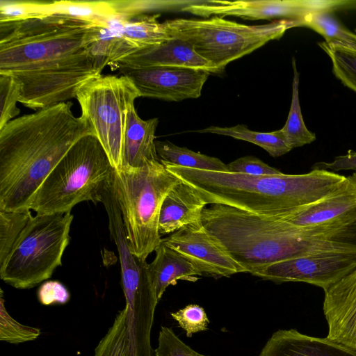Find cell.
Segmentation results:
<instances>
[{"label":"cell","instance_id":"cell-1","mask_svg":"<svg viewBox=\"0 0 356 356\" xmlns=\"http://www.w3.org/2000/svg\"><path fill=\"white\" fill-rule=\"evenodd\" d=\"M70 102L16 118L0 129V211L30 210L35 195L67 151L93 134Z\"/></svg>","mask_w":356,"mask_h":356},{"label":"cell","instance_id":"cell-2","mask_svg":"<svg viewBox=\"0 0 356 356\" xmlns=\"http://www.w3.org/2000/svg\"><path fill=\"white\" fill-rule=\"evenodd\" d=\"M202 223L243 268L254 273L312 254L356 252V225L312 229L222 204H211Z\"/></svg>","mask_w":356,"mask_h":356},{"label":"cell","instance_id":"cell-3","mask_svg":"<svg viewBox=\"0 0 356 356\" xmlns=\"http://www.w3.org/2000/svg\"><path fill=\"white\" fill-rule=\"evenodd\" d=\"M161 163L193 187L207 204L225 205L266 216L318 201L337 188L346 178L325 170H312L299 175L254 176Z\"/></svg>","mask_w":356,"mask_h":356},{"label":"cell","instance_id":"cell-4","mask_svg":"<svg viewBox=\"0 0 356 356\" xmlns=\"http://www.w3.org/2000/svg\"><path fill=\"white\" fill-rule=\"evenodd\" d=\"M99 27L60 15L0 23V73L42 65L84 51Z\"/></svg>","mask_w":356,"mask_h":356},{"label":"cell","instance_id":"cell-5","mask_svg":"<svg viewBox=\"0 0 356 356\" xmlns=\"http://www.w3.org/2000/svg\"><path fill=\"white\" fill-rule=\"evenodd\" d=\"M116 170L93 134L67 151L37 191L30 209L37 214L71 212L84 201L101 202L113 185Z\"/></svg>","mask_w":356,"mask_h":356},{"label":"cell","instance_id":"cell-6","mask_svg":"<svg viewBox=\"0 0 356 356\" xmlns=\"http://www.w3.org/2000/svg\"><path fill=\"white\" fill-rule=\"evenodd\" d=\"M181 181L160 160L115 171L114 193L130 249L139 257L146 259L161 243V207L168 193Z\"/></svg>","mask_w":356,"mask_h":356},{"label":"cell","instance_id":"cell-7","mask_svg":"<svg viewBox=\"0 0 356 356\" xmlns=\"http://www.w3.org/2000/svg\"><path fill=\"white\" fill-rule=\"evenodd\" d=\"M172 38L188 43L219 73L228 63L280 38L286 30L302 26L298 20L280 19L246 25L215 16L206 19L178 18L165 22Z\"/></svg>","mask_w":356,"mask_h":356},{"label":"cell","instance_id":"cell-8","mask_svg":"<svg viewBox=\"0 0 356 356\" xmlns=\"http://www.w3.org/2000/svg\"><path fill=\"white\" fill-rule=\"evenodd\" d=\"M72 220L71 212L32 216L0 266L1 279L26 289L50 278L62 265Z\"/></svg>","mask_w":356,"mask_h":356},{"label":"cell","instance_id":"cell-9","mask_svg":"<svg viewBox=\"0 0 356 356\" xmlns=\"http://www.w3.org/2000/svg\"><path fill=\"white\" fill-rule=\"evenodd\" d=\"M139 97L133 83L123 75L100 74L86 82L76 94L81 115L116 170L122 167L127 113Z\"/></svg>","mask_w":356,"mask_h":356},{"label":"cell","instance_id":"cell-10","mask_svg":"<svg viewBox=\"0 0 356 356\" xmlns=\"http://www.w3.org/2000/svg\"><path fill=\"white\" fill-rule=\"evenodd\" d=\"M102 71L87 49L42 65L10 72L21 84L19 102L38 111L76 98Z\"/></svg>","mask_w":356,"mask_h":356},{"label":"cell","instance_id":"cell-11","mask_svg":"<svg viewBox=\"0 0 356 356\" xmlns=\"http://www.w3.org/2000/svg\"><path fill=\"white\" fill-rule=\"evenodd\" d=\"M102 203L107 213L111 237L118 251L125 307L131 321L138 304H158L150 281L148 264L146 259L136 255L130 249L113 185L104 192Z\"/></svg>","mask_w":356,"mask_h":356},{"label":"cell","instance_id":"cell-12","mask_svg":"<svg viewBox=\"0 0 356 356\" xmlns=\"http://www.w3.org/2000/svg\"><path fill=\"white\" fill-rule=\"evenodd\" d=\"M356 268V252H328L280 261L253 274L276 284L305 282L325 291Z\"/></svg>","mask_w":356,"mask_h":356},{"label":"cell","instance_id":"cell-13","mask_svg":"<svg viewBox=\"0 0 356 356\" xmlns=\"http://www.w3.org/2000/svg\"><path fill=\"white\" fill-rule=\"evenodd\" d=\"M268 217L302 229L356 225V172L318 201Z\"/></svg>","mask_w":356,"mask_h":356},{"label":"cell","instance_id":"cell-14","mask_svg":"<svg viewBox=\"0 0 356 356\" xmlns=\"http://www.w3.org/2000/svg\"><path fill=\"white\" fill-rule=\"evenodd\" d=\"M136 88L140 97L169 102L196 99L201 95L210 72L187 67H118Z\"/></svg>","mask_w":356,"mask_h":356},{"label":"cell","instance_id":"cell-15","mask_svg":"<svg viewBox=\"0 0 356 356\" xmlns=\"http://www.w3.org/2000/svg\"><path fill=\"white\" fill-rule=\"evenodd\" d=\"M161 241L190 261L202 274L220 277L243 273L202 221L186 225Z\"/></svg>","mask_w":356,"mask_h":356},{"label":"cell","instance_id":"cell-16","mask_svg":"<svg viewBox=\"0 0 356 356\" xmlns=\"http://www.w3.org/2000/svg\"><path fill=\"white\" fill-rule=\"evenodd\" d=\"M193 15L211 16H234L248 20L291 19L302 22L305 16L317 13L316 0H257V1H202L181 9Z\"/></svg>","mask_w":356,"mask_h":356},{"label":"cell","instance_id":"cell-17","mask_svg":"<svg viewBox=\"0 0 356 356\" xmlns=\"http://www.w3.org/2000/svg\"><path fill=\"white\" fill-rule=\"evenodd\" d=\"M159 16L142 15L130 19H115L108 24L106 30L110 45L109 66L136 50L172 38L165 22L158 21Z\"/></svg>","mask_w":356,"mask_h":356},{"label":"cell","instance_id":"cell-18","mask_svg":"<svg viewBox=\"0 0 356 356\" xmlns=\"http://www.w3.org/2000/svg\"><path fill=\"white\" fill-rule=\"evenodd\" d=\"M324 292L327 338L356 351V268Z\"/></svg>","mask_w":356,"mask_h":356},{"label":"cell","instance_id":"cell-19","mask_svg":"<svg viewBox=\"0 0 356 356\" xmlns=\"http://www.w3.org/2000/svg\"><path fill=\"white\" fill-rule=\"evenodd\" d=\"M120 67L135 69L187 67L219 73L210 63L197 54L188 43L176 38L136 50L120 59L112 66L115 69Z\"/></svg>","mask_w":356,"mask_h":356},{"label":"cell","instance_id":"cell-20","mask_svg":"<svg viewBox=\"0 0 356 356\" xmlns=\"http://www.w3.org/2000/svg\"><path fill=\"white\" fill-rule=\"evenodd\" d=\"M259 356H356V351L326 338L279 330L268 339Z\"/></svg>","mask_w":356,"mask_h":356},{"label":"cell","instance_id":"cell-21","mask_svg":"<svg viewBox=\"0 0 356 356\" xmlns=\"http://www.w3.org/2000/svg\"><path fill=\"white\" fill-rule=\"evenodd\" d=\"M207 204L191 186L182 181L165 196L160 211L159 232L172 234L192 223L200 222Z\"/></svg>","mask_w":356,"mask_h":356},{"label":"cell","instance_id":"cell-22","mask_svg":"<svg viewBox=\"0 0 356 356\" xmlns=\"http://www.w3.org/2000/svg\"><path fill=\"white\" fill-rule=\"evenodd\" d=\"M159 124L157 118L142 120L134 104L127 113L124 131L121 168H140L154 161H159L155 132Z\"/></svg>","mask_w":356,"mask_h":356},{"label":"cell","instance_id":"cell-23","mask_svg":"<svg viewBox=\"0 0 356 356\" xmlns=\"http://www.w3.org/2000/svg\"><path fill=\"white\" fill-rule=\"evenodd\" d=\"M156 256L148 264L150 281L157 302L170 285L177 280L195 282L203 274L186 258L162 241L155 249Z\"/></svg>","mask_w":356,"mask_h":356},{"label":"cell","instance_id":"cell-24","mask_svg":"<svg viewBox=\"0 0 356 356\" xmlns=\"http://www.w3.org/2000/svg\"><path fill=\"white\" fill-rule=\"evenodd\" d=\"M51 15H60L105 27L118 19L111 1H53Z\"/></svg>","mask_w":356,"mask_h":356},{"label":"cell","instance_id":"cell-25","mask_svg":"<svg viewBox=\"0 0 356 356\" xmlns=\"http://www.w3.org/2000/svg\"><path fill=\"white\" fill-rule=\"evenodd\" d=\"M155 145L159 160L163 163L196 170L229 172L227 165L218 158L179 147L167 140H156Z\"/></svg>","mask_w":356,"mask_h":356},{"label":"cell","instance_id":"cell-26","mask_svg":"<svg viewBox=\"0 0 356 356\" xmlns=\"http://www.w3.org/2000/svg\"><path fill=\"white\" fill-rule=\"evenodd\" d=\"M196 131L223 135L250 142L261 147L273 157L282 156L291 150L280 129L271 132H259L250 130L244 124H237L231 127L211 126Z\"/></svg>","mask_w":356,"mask_h":356},{"label":"cell","instance_id":"cell-27","mask_svg":"<svg viewBox=\"0 0 356 356\" xmlns=\"http://www.w3.org/2000/svg\"><path fill=\"white\" fill-rule=\"evenodd\" d=\"M293 79L292 83V98L287 120L280 129L286 143L292 149L314 142L316 137L314 133L307 128L302 115L299 99V73L294 58H292Z\"/></svg>","mask_w":356,"mask_h":356},{"label":"cell","instance_id":"cell-28","mask_svg":"<svg viewBox=\"0 0 356 356\" xmlns=\"http://www.w3.org/2000/svg\"><path fill=\"white\" fill-rule=\"evenodd\" d=\"M131 329L127 309L116 315L113 325L95 350V356H131Z\"/></svg>","mask_w":356,"mask_h":356},{"label":"cell","instance_id":"cell-29","mask_svg":"<svg viewBox=\"0 0 356 356\" xmlns=\"http://www.w3.org/2000/svg\"><path fill=\"white\" fill-rule=\"evenodd\" d=\"M302 26H307L321 35L329 44L343 46L356 50V34L345 28L330 12L307 15Z\"/></svg>","mask_w":356,"mask_h":356},{"label":"cell","instance_id":"cell-30","mask_svg":"<svg viewBox=\"0 0 356 356\" xmlns=\"http://www.w3.org/2000/svg\"><path fill=\"white\" fill-rule=\"evenodd\" d=\"M318 45L330 57L334 75L356 92V50L325 42H319Z\"/></svg>","mask_w":356,"mask_h":356},{"label":"cell","instance_id":"cell-31","mask_svg":"<svg viewBox=\"0 0 356 356\" xmlns=\"http://www.w3.org/2000/svg\"><path fill=\"white\" fill-rule=\"evenodd\" d=\"M31 216L30 210L0 211V266L10 253L15 243Z\"/></svg>","mask_w":356,"mask_h":356},{"label":"cell","instance_id":"cell-32","mask_svg":"<svg viewBox=\"0 0 356 356\" xmlns=\"http://www.w3.org/2000/svg\"><path fill=\"white\" fill-rule=\"evenodd\" d=\"M50 1H0V23L42 18L51 15Z\"/></svg>","mask_w":356,"mask_h":356},{"label":"cell","instance_id":"cell-33","mask_svg":"<svg viewBox=\"0 0 356 356\" xmlns=\"http://www.w3.org/2000/svg\"><path fill=\"white\" fill-rule=\"evenodd\" d=\"M40 334V329L24 325L10 316L5 307L3 291L0 298V340L10 343L33 341Z\"/></svg>","mask_w":356,"mask_h":356},{"label":"cell","instance_id":"cell-34","mask_svg":"<svg viewBox=\"0 0 356 356\" xmlns=\"http://www.w3.org/2000/svg\"><path fill=\"white\" fill-rule=\"evenodd\" d=\"M21 94V84L13 75L0 73V129L18 115L17 106Z\"/></svg>","mask_w":356,"mask_h":356},{"label":"cell","instance_id":"cell-35","mask_svg":"<svg viewBox=\"0 0 356 356\" xmlns=\"http://www.w3.org/2000/svg\"><path fill=\"white\" fill-rule=\"evenodd\" d=\"M195 1L181 2L176 4L174 1H136V0H116L111 1V3L118 17L130 19L157 10H171L173 6H179L181 9L194 3Z\"/></svg>","mask_w":356,"mask_h":356},{"label":"cell","instance_id":"cell-36","mask_svg":"<svg viewBox=\"0 0 356 356\" xmlns=\"http://www.w3.org/2000/svg\"><path fill=\"white\" fill-rule=\"evenodd\" d=\"M170 316L186 332L188 337H191L195 332L208 329L209 320L204 309L198 305H188L183 309L171 312Z\"/></svg>","mask_w":356,"mask_h":356},{"label":"cell","instance_id":"cell-37","mask_svg":"<svg viewBox=\"0 0 356 356\" xmlns=\"http://www.w3.org/2000/svg\"><path fill=\"white\" fill-rule=\"evenodd\" d=\"M155 356H207L200 354L182 341L172 328L162 326L158 337Z\"/></svg>","mask_w":356,"mask_h":356},{"label":"cell","instance_id":"cell-38","mask_svg":"<svg viewBox=\"0 0 356 356\" xmlns=\"http://www.w3.org/2000/svg\"><path fill=\"white\" fill-rule=\"evenodd\" d=\"M229 172L254 176L276 175L282 172L253 156L240 157L227 164Z\"/></svg>","mask_w":356,"mask_h":356},{"label":"cell","instance_id":"cell-39","mask_svg":"<svg viewBox=\"0 0 356 356\" xmlns=\"http://www.w3.org/2000/svg\"><path fill=\"white\" fill-rule=\"evenodd\" d=\"M38 298L44 305L63 304L70 298L67 289L60 282L49 281L44 283L38 291Z\"/></svg>","mask_w":356,"mask_h":356},{"label":"cell","instance_id":"cell-40","mask_svg":"<svg viewBox=\"0 0 356 356\" xmlns=\"http://www.w3.org/2000/svg\"><path fill=\"white\" fill-rule=\"evenodd\" d=\"M312 170H325L337 172L354 170L356 172V151L349 149L344 155L337 156L330 162L320 161L312 166Z\"/></svg>","mask_w":356,"mask_h":356}]
</instances>
